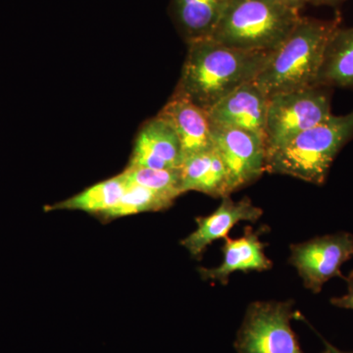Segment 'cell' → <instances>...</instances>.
Wrapping results in <instances>:
<instances>
[{"instance_id": "cell-16", "label": "cell", "mask_w": 353, "mask_h": 353, "mask_svg": "<svg viewBox=\"0 0 353 353\" xmlns=\"http://www.w3.org/2000/svg\"><path fill=\"white\" fill-rule=\"evenodd\" d=\"M315 87L353 90V27H339L330 39Z\"/></svg>"}, {"instance_id": "cell-11", "label": "cell", "mask_w": 353, "mask_h": 353, "mask_svg": "<svg viewBox=\"0 0 353 353\" xmlns=\"http://www.w3.org/2000/svg\"><path fill=\"white\" fill-rule=\"evenodd\" d=\"M268 97L254 83H248L208 111L211 127L233 128L264 136Z\"/></svg>"}, {"instance_id": "cell-1", "label": "cell", "mask_w": 353, "mask_h": 353, "mask_svg": "<svg viewBox=\"0 0 353 353\" xmlns=\"http://www.w3.org/2000/svg\"><path fill=\"white\" fill-rule=\"evenodd\" d=\"M187 44L175 92L205 111L236 88L253 82L271 54L234 50L211 38Z\"/></svg>"}, {"instance_id": "cell-12", "label": "cell", "mask_w": 353, "mask_h": 353, "mask_svg": "<svg viewBox=\"0 0 353 353\" xmlns=\"http://www.w3.org/2000/svg\"><path fill=\"white\" fill-rule=\"evenodd\" d=\"M261 230L254 232L252 228L246 227L245 234L241 238H225L222 248V264L214 268H199L202 280L219 282L221 285H226L229 283L230 276L234 272L248 273L250 271L270 270L273 263L265 254L266 245L260 241Z\"/></svg>"}, {"instance_id": "cell-15", "label": "cell", "mask_w": 353, "mask_h": 353, "mask_svg": "<svg viewBox=\"0 0 353 353\" xmlns=\"http://www.w3.org/2000/svg\"><path fill=\"white\" fill-rule=\"evenodd\" d=\"M231 0H171L170 14L183 41L212 37Z\"/></svg>"}, {"instance_id": "cell-6", "label": "cell", "mask_w": 353, "mask_h": 353, "mask_svg": "<svg viewBox=\"0 0 353 353\" xmlns=\"http://www.w3.org/2000/svg\"><path fill=\"white\" fill-rule=\"evenodd\" d=\"M292 308V301L250 304L234 341L236 352L304 353L290 325Z\"/></svg>"}, {"instance_id": "cell-21", "label": "cell", "mask_w": 353, "mask_h": 353, "mask_svg": "<svg viewBox=\"0 0 353 353\" xmlns=\"http://www.w3.org/2000/svg\"><path fill=\"white\" fill-rule=\"evenodd\" d=\"M276 1L289 6L290 8L296 9L299 11H301V8H303L306 4H308V0H276Z\"/></svg>"}, {"instance_id": "cell-18", "label": "cell", "mask_w": 353, "mask_h": 353, "mask_svg": "<svg viewBox=\"0 0 353 353\" xmlns=\"http://www.w3.org/2000/svg\"><path fill=\"white\" fill-rule=\"evenodd\" d=\"M175 199L161 192L128 182L127 189L117 205L101 215L99 219L111 221L125 216L145 212H157L170 208Z\"/></svg>"}, {"instance_id": "cell-10", "label": "cell", "mask_w": 353, "mask_h": 353, "mask_svg": "<svg viewBox=\"0 0 353 353\" xmlns=\"http://www.w3.org/2000/svg\"><path fill=\"white\" fill-rule=\"evenodd\" d=\"M262 215L263 210L255 206L250 197H243L239 201H234L230 196L222 197L219 208L210 215L196 218V229L183 239L181 245L187 248L192 257L201 259L211 243L227 238L238 223H255Z\"/></svg>"}, {"instance_id": "cell-5", "label": "cell", "mask_w": 353, "mask_h": 353, "mask_svg": "<svg viewBox=\"0 0 353 353\" xmlns=\"http://www.w3.org/2000/svg\"><path fill=\"white\" fill-rule=\"evenodd\" d=\"M333 115L328 88L310 87L268 97L264 139L266 152Z\"/></svg>"}, {"instance_id": "cell-13", "label": "cell", "mask_w": 353, "mask_h": 353, "mask_svg": "<svg viewBox=\"0 0 353 353\" xmlns=\"http://www.w3.org/2000/svg\"><path fill=\"white\" fill-rule=\"evenodd\" d=\"M158 115L171 123L179 139L183 159L213 148L212 128L208 111L174 92Z\"/></svg>"}, {"instance_id": "cell-3", "label": "cell", "mask_w": 353, "mask_h": 353, "mask_svg": "<svg viewBox=\"0 0 353 353\" xmlns=\"http://www.w3.org/2000/svg\"><path fill=\"white\" fill-rule=\"evenodd\" d=\"M353 138V110L330 116L285 145L266 152L265 172L323 185L334 158Z\"/></svg>"}, {"instance_id": "cell-8", "label": "cell", "mask_w": 353, "mask_h": 353, "mask_svg": "<svg viewBox=\"0 0 353 353\" xmlns=\"http://www.w3.org/2000/svg\"><path fill=\"white\" fill-rule=\"evenodd\" d=\"M211 128L213 145L226 167L234 192L259 180L266 161L264 136L233 128Z\"/></svg>"}, {"instance_id": "cell-17", "label": "cell", "mask_w": 353, "mask_h": 353, "mask_svg": "<svg viewBox=\"0 0 353 353\" xmlns=\"http://www.w3.org/2000/svg\"><path fill=\"white\" fill-rule=\"evenodd\" d=\"M127 185L126 176L121 173L120 175L95 183L76 196L48 206L46 210H78L99 218L117 205Z\"/></svg>"}, {"instance_id": "cell-4", "label": "cell", "mask_w": 353, "mask_h": 353, "mask_svg": "<svg viewBox=\"0 0 353 353\" xmlns=\"http://www.w3.org/2000/svg\"><path fill=\"white\" fill-rule=\"evenodd\" d=\"M301 17L276 0H231L211 39L234 50L273 52Z\"/></svg>"}, {"instance_id": "cell-2", "label": "cell", "mask_w": 353, "mask_h": 353, "mask_svg": "<svg viewBox=\"0 0 353 353\" xmlns=\"http://www.w3.org/2000/svg\"><path fill=\"white\" fill-rule=\"evenodd\" d=\"M339 27V19L301 17L253 83L267 97L315 87L327 46Z\"/></svg>"}, {"instance_id": "cell-7", "label": "cell", "mask_w": 353, "mask_h": 353, "mask_svg": "<svg viewBox=\"0 0 353 353\" xmlns=\"http://www.w3.org/2000/svg\"><path fill=\"white\" fill-rule=\"evenodd\" d=\"M290 264L303 279L304 287L317 294L331 279L345 278L341 268L353 257V234L339 232L316 236L290 245Z\"/></svg>"}, {"instance_id": "cell-23", "label": "cell", "mask_w": 353, "mask_h": 353, "mask_svg": "<svg viewBox=\"0 0 353 353\" xmlns=\"http://www.w3.org/2000/svg\"><path fill=\"white\" fill-rule=\"evenodd\" d=\"M323 341H324L325 343L324 352L326 353H353L350 352H343V350H339V348L334 347V345H331L328 341L325 340H323Z\"/></svg>"}, {"instance_id": "cell-9", "label": "cell", "mask_w": 353, "mask_h": 353, "mask_svg": "<svg viewBox=\"0 0 353 353\" xmlns=\"http://www.w3.org/2000/svg\"><path fill=\"white\" fill-rule=\"evenodd\" d=\"M183 153L180 139L168 120L157 115L139 130L128 166L175 170L180 169Z\"/></svg>"}, {"instance_id": "cell-14", "label": "cell", "mask_w": 353, "mask_h": 353, "mask_svg": "<svg viewBox=\"0 0 353 353\" xmlns=\"http://www.w3.org/2000/svg\"><path fill=\"white\" fill-rule=\"evenodd\" d=\"M180 176L183 194L194 190L222 199L234 192L226 167L214 146L206 152L185 158Z\"/></svg>"}, {"instance_id": "cell-22", "label": "cell", "mask_w": 353, "mask_h": 353, "mask_svg": "<svg viewBox=\"0 0 353 353\" xmlns=\"http://www.w3.org/2000/svg\"><path fill=\"white\" fill-rule=\"evenodd\" d=\"M345 1L347 0H308V3L313 4V6H334Z\"/></svg>"}, {"instance_id": "cell-19", "label": "cell", "mask_w": 353, "mask_h": 353, "mask_svg": "<svg viewBox=\"0 0 353 353\" xmlns=\"http://www.w3.org/2000/svg\"><path fill=\"white\" fill-rule=\"evenodd\" d=\"M128 182L137 183L141 187L155 190L173 197L182 196L181 190L180 169L160 170V169L143 168V167L127 166L122 172Z\"/></svg>"}, {"instance_id": "cell-20", "label": "cell", "mask_w": 353, "mask_h": 353, "mask_svg": "<svg viewBox=\"0 0 353 353\" xmlns=\"http://www.w3.org/2000/svg\"><path fill=\"white\" fill-rule=\"evenodd\" d=\"M343 280L347 282V294L343 296L332 297L330 303L336 307L353 310V270L350 272L347 277L345 276Z\"/></svg>"}]
</instances>
